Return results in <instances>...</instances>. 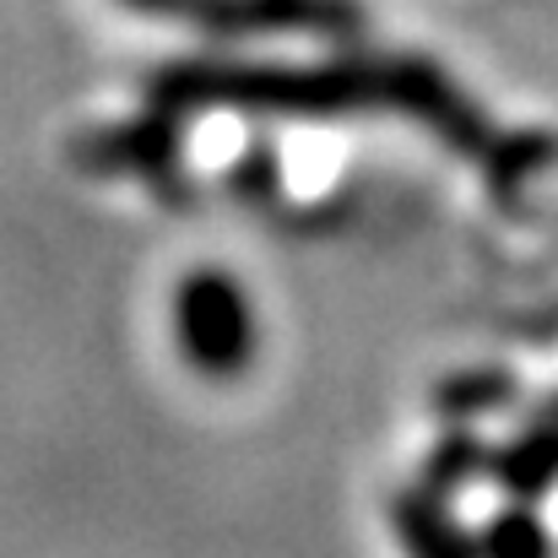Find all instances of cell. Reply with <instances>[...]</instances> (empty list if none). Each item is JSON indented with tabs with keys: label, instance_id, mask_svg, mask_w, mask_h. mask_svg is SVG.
<instances>
[{
	"label": "cell",
	"instance_id": "obj_1",
	"mask_svg": "<svg viewBox=\"0 0 558 558\" xmlns=\"http://www.w3.org/2000/svg\"><path fill=\"white\" fill-rule=\"evenodd\" d=\"M153 104L169 114L190 109H250V114H288V120H337L353 109H390V60H342V65H217L190 60L163 65L147 82Z\"/></svg>",
	"mask_w": 558,
	"mask_h": 558
},
{
	"label": "cell",
	"instance_id": "obj_2",
	"mask_svg": "<svg viewBox=\"0 0 558 558\" xmlns=\"http://www.w3.org/2000/svg\"><path fill=\"white\" fill-rule=\"evenodd\" d=\"M174 342L185 353V364L206 379H239L255 364L260 348V320L250 293L239 288L233 271L217 266H195L174 288Z\"/></svg>",
	"mask_w": 558,
	"mask_h": 558
},
{
	"label": "cell",
	"instance_id": "obj_3",
	"mask_svg": "<svg viewBox=\"0 0 558 558\" xmlns=\"http://www.w3.org/2000/svg\"><path fill=\"white\" fill-rule=\"evenodd\" d=\"M142 16L195 22L211 38H271V33H348L359 22L353 0H120Z\"/></svg>",
	"mask_w": 558,
	"mask_h": 558
},
{
	"label": "cell",
	"instance_id": "obj_4",
	"mask_svg": "<svg viewBox=\"0 0 558 558\" xmlns=\"http://www.w3.org/2000/svg\"><path fill=\"white\" fill-rule=\"evenodd\" d=\"M76 163L93 174H125V180H163L180 163V114L147 109L136 120L104 125L76 142Z\"/></svg>",
	"mask_w": 558,
	"mask_h": 558
},
{
	"label": "cell",
	"instance_id": "obj_5",
	"mask_svg": "<svg viewBox=\"0 0 558 558\" xmlns=\"http://www.w3.org/2000/svg\"><path fill=\"white\" fill-rule=\"evenodd\" d=\"M390 532L407 558H477V532H466L450 510V494L428 483L390 499Z\"/></svg>",
	"mask_w": 558,
	"mask_h": 558
},
{
	"label": "cell",
	"instance_id": "obj_6",
	"mask_svg": "<svg viewBox=\"0 0 558 558\" xmlns=\"http://www.w3.org/2000/svg\"><path fill=\"white\" fill-rule=\"evenodd\" d=\"M488 477L521 505H537L548 488H558V407L499 450H488Z\"/></svg>",
	"mask_w": 558,
	"mask_h": 558
},
{
	"label": "cell",
	"instance_id": "obj_7",
	"mask_svg": "<svg viewBox=\"0 0 558 558\" xmlns=\"http://www.w3.org/2000/svg\"><path fill=\"white\" fill-rule=\"evenodd\" d=\"M477 558H554V532L532 505H510L499 515H488V526L477 532Z\"/></svg>",
	"mask_w": 558,
	"mask_h": 558
},
{
	"label": "cell",
	"instance_id": "obj_8",
	"mask_svg": "<svg viewBox=\"0 0 558 558\" xmlns=\"http://www.w3.org/2000/svg\"><path fill=\"white\" fill-rule=\"evenodd\" d=\"M510 396H515V379L505 369H461V374H450V379H439L434 407L445 417H456V423H472V417L505 407Z\"/></svg>",
	"mask_w": 558,
	"mask_h": 558
},
{
	"label": "cell",
	"instance_id": "obj_9",
	"mask_svg": "<svg viewBox=\"0 0 558 558\" xmlns=\"http://www.w3.org/2000/svg\"><path fill=\"white\" fill-rule=\"evenodd\" d=\"M477 477H488V445H483L477 434H466V428L445 434V439L428 450V461H423V483L439 488V494H461V488L477 483Z\"/></svg>",
	"mask_w": 558,
	"mask_h": 558
}]
</instances>
